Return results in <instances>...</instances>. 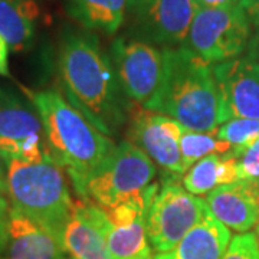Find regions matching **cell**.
Masks as SVG:
<instances>
[{"label":"cell","instance_id":"cell-1","mask_svg":"<svg viewBox=\"0 0 259 259\" xmlns=\"http://www.w3.org/2000/svg\"><path fill=\"white\" fill-rule=\"evenodd\" d=\"M58 66L68 102L107 137L118 133L130 105L122 93L110 56L102 52L93 33H65Z\"/></svg>","mask_w":259,"mask_h":259},{"label":"cell","instance_id":"cell-2","mask_svg":"<svg viewBox=\"0 0 259 259\" xmlns=\"http://www.w3.org/2000/svg\"><path fill=\"white\" fill-rule=\"evenodd\" d=\"M144 108L200 133L214 131L225 122L212 65L185 45L163 49V75Z\"/></svg>","mask_w":259,"mask_h":259},{"label":"cell","instance_id":"cell-3","mask_svg":"<svg viewBox=\"0 0 259 259\" xmlns=\"http://www.w3.org/2000/svg\"><path fill=\"white\" fill-rule=\"evenodd\" d=\"M33 104L44 124L49 156L68 171L75 192L82 199L88 177L115 144L58 91L35 94Z\"/></svg>","mask_w":259,"mask_h":259},{"label":"cell","instance_id":"cell-4","mask_svg":"<svg viewBox=\"0 0 259 259\" xmlns=\"http://www.w3.org/2000/svg\"><path fill=\"white\" fill-rule=\"evenodd\" d=\"M6 194L10 206L54 232L61 241L74 200L64 168L52 157L40 163L8 160Z\"/></svg>","mask_w":259,"mask_h":259},{"label":"cell","instance_id":"cell-5","mask_svg":"<svg viewBox=\"0 0 259 259\" xmlns=\"http://www.w3.org/2000/svg\"><path fill=\"white\" fill-rule=\"evenodd\" d=\"M156 173V164L144 151L122 141L88 177L82 199L101 209H111L143 193Z\"/></svg>","mask_w":259,"mask_h":259},{"label":"cell","instance_id":"cell-6","mask_svg":"<svg viewBox=\"0 0 259 259\" xmlns=\"http://www.w3.org/2000/svg\"><path fill=\"white\" fill-rule=\"evenodd\" d=\"M209 210L203 199L187 192L179 180L166 179L153 197L146 218L151 248L158 253L173 249Z\"/></svg>","mask_w":259,"mask_h":259},{"label":"cell","instance_id":"cell-7","mask_svg":"<svg viewBox=\"0 0 259 259\" xmlns=\"http://www.w3.org/2000/svg\"><path fill=\"white\" fill-rule=\"evenodd\" d=\"M250 22L241 5L223 9H197L185 47L209 64H221L246 51Z\"/></svg>","mask_w":259,"mask_h":259},{"label":"cell","instance_id":"cell-8","mask_svg":"<svg viewBox=\"0 0 259 259\" xmlns=\"http://www.w3.org/2000/svg\"><path fill=\"white\" fill-rule=\"evenodd\" d=\"M194 13L193 0H128V37L167 48L185 44Z\"/></svg>","mask_w":259,"mask_h":259},{"label":"cell","instance_id":"cell-9","mask_svg":"<svg viewBox=\"0 0 259 259\" xmlns=\"http://www.w3.org/2000/svg\"><path fill=\"white\" fill-rule=\"evenodd\" d=\"M110 58L122 93L144 107L161 79L163 51L139 39L121 36L112 42Z\"/></svg>","mask_w":259,"mask_h":259},{"label":"cell","instance_id":"cell-10","mask_svg":"<svg viewBox=\"0 0 259 259\" xmlns=\"http://www.w3.org/2000/svg\"><path fill=\"white\" fill-rule=\"evenodd\" d=\"M185 127L167 115L137 108L131 112L128 141L144 151L153 163H156L171 176L186 173L180 153V137Z\"/></svg>","mask_w":259,"mask_h":259},{"label":"cell","instance_id":"cell-11","mask_svg":"<svg viewBox=\"0 0 259 259\" xmlns=\"http://www.w3.org/2000/svg\"><path fill=\"white\" fill-rule=\"evenodd\" d=\"M0 153L6 160L26 163L51 157L39 114L13 98L0 101Z\"/></svg>","mask_w":259,"mask_h":259},{"label":"cell","instance_id":"cell-12","mask_svg":"<svg viewBox=\"0 0 259 259\" xmlns=\"http://www.w3.org/2000/svg\"><path fill=\"white\" fill-rule=\"evenodd\" d=\"M223 120H259V62L238 56L212 66Z\"/></svg>","mask_w":259,"mask_h":259},{"label":"cell","instance_id":"cell-13","mask_svg":"<svg viewBox=\"0 0 259 259\" xmlns=\"http://www.w3.org/2000/svg\"><path fill=\"white\" fill-rule=\"evenodd\" d=\"M206 204L228 229L246 232L259 222V182L238 180L207 193Z\"/></svg>","mask_w":259,"mask_h":259},{"label":"cell","instance_id":"cell-14","mask_svg":"<svg viewBox=\"0 0 259 259\" xmlns=\"http://www.w3.org/2000/svg\"><path fill=\"white\" fill-rule=\"evenodd\" d=\"M78 200L83 213L102 232L111 259H153L144 216L127 222L111 223L98 204L91 200Z\"/></svg>","mask_w":259,"mask_h":259},{"label":"cell","instance_id":"cell-15","mask_svg":"<svg viewBox=\"0 0 259 259\" xmlns=\"http://www.w3.org/2000/svg\"><path fill=\"white\" fill-rule=\"evenodd\" d=\"M5 259H66L59 238L10 206Z\"/></svg>","mask_w":259,"mask_h":259},{"label":"cell","instance_id":"cell-16","mask_svg":"<svg viewBox=\"0 0 259 259\" xmlns=\"http://www.w3.org/2000/svg\"><path fill=\"white\" fill-rule=\"evenodd\" d=\"M231 242V232L210 210L173 249L153 259H222Z\"/></svg>","mask_w":259,"mask_h":259},{"label":"cell","instance_id":"cell-17","mask_svg":"<svg viewBox=\"0 0 259 259\" xmlns=\"http://www.w3.org/2000/svg\"><path fill=\"white\" fill-rule=\"evenodd\" d=\"M61 243L71 259H111L102 232L83 213L79 200H74L61 233Z\"/></svg>","mask_w":259,"mask_h":259},{"label":"cell","instance_id":"cell-18","mask_svg":"<svg viewBox=\"0 0 259 259\" xmlns=\"http://www.w3.org/2000/svg\"><path fill=\"white\" fill-rule=\"evenodd\" d=\"M37 18L36 0H0V36L12 51H25L33 40Z\"/></svg>","mask_w":259,"mask_h":259},{"label":"cell","instance_id":"cell-19","mask_svg":"<svg viewBox=\"0 0 259 259\" xmlns=\"http://www.w3.org/2000/svg\"><path fill=\"white\" fill-rule=\"evenodd\" d=\"M238 180V157L232 151L206 156L183 175V186L192 194H207L219 186Z\"/></svg>","mask_w":259,"mask_h":259},{"label":"cell","instance_id":"cell-20","mask_svg":"<svg viewBox=\"0 0 259 259\" xmlns=\"http://www.w3.org/2000/svg\"><path fill=\"white\" fill-rule=\"evenodd\" d=\"M65 6L85 29L112 35L124 23L128 0H65Z\"/></svg>","mask_w":259,"mask_h":259},{"label":"cell","instance_id":"cell-21","mask_svg":"<svg viewBox=\"0 0 259 259\" xmlns=\"http://www.w3.org/2000/svg\"><path fill=\"white\" fill-rule=\"evenodd\" d=\"M232 146L229 143L221 140L216 136L214 131L200 133V131H192V130H183V134L180 137V153L186 171L210 154H228L232 151Z\"/></svg>","mask_w":259,"mask_h":259},{"label":"cell","instance_id":"cell-22","mask_svg":"<svg viewBox=\"0 0 259 259\" xmlns=\"http://www.w3.org/2000/svg\"><path fill=\"white\" fill-rule=\"evenodd\" d=\"M216 136L229 143L233 156L239 157L246 148L259 140V120L252 118H232L216 128Z\"/></svg>","mask_w":259,"mask_h":259},{"label":"cell","instance_id":"cell-23","mask_svg":"<svg viewBox=\"0 0 259 259\" xmlns=\"http://www.w3.org/2000/svg\"><path fill=\"white\" fill-rule=\"evenodd\" d=\"M222 259H259V248L253 233H242L232 238Z\"/></svg>","mask_w":259,"mask_h":259},{"label":"cell","instance_id":"cell-24","mask_svg":"<svg viewBox=\"0 0 259 259\" xmlns=\"http://www.w3.org/2000/svg\"><path fill=\"white\" fill-rule=\"evenodd\" d=\"M239 180L259 182V140L238 157Z\"/></svg>","mask_w":259,"mask_h":259},{"label":"cell","instance_id":"cell-25","mask_svg":"<svg viewBox=\"0 0 259 259\" xmlns=\"http://www.w3.org/2000/svg\"><path fill=\"white\" fill-rule=\"evenodd\" d=\"M8 194L0 192V253L6 248L8 242V229H9L10 206L8 202Z\"/></svg>","mask_w":259,"mask_h":259},{"label":"cell","instance_id":"cell-26","mask_svg":"<svg viewBox=\"0 0 259 259\" xmlns=\"http://www.w3.org/2000/svg\"><path fill=\"white\" fill-rule=\"evenodd\" d=\"M241 0H193V5L197 9H223L238 6Z\"/></svg>","mask_w":259,"mask_h":259},{"label":"cell","instance_id":"cell-27","mask_svg":"<svg viewBox=\"0 0 259 259\" xmlns=\"http://www.w3.org/2000/svg\"><path fill=\"white\" fill-rule=\"evenodd\" d=\"M250 26H253V30H250L249 42L246 47V56L252 61L259 62V20L252 23Z\"/></svg>","mask_w":259,"mask_h":259},{"label":"cell","instance_id":"cell-28","mask_svg":"<svg viewBox=\"0 0 259 259\" xmlns=\"http://www.w3.org/2000/svg\"><path fill=\"white\" fill-rule=\"evenodd\" d=\"M242 9L245 10L246 16L249 19L250 25L259 20V0H245L241 3Z\"/></svg>","mask_w":259,"mask_h":259},{"label":"cell","instance_id":"cell-29","mask_svg":"<svg viewBox=\"0 0 259 259\" xmlns=\"http://www.w3.org/2000/svg\"><path fill=\"white\" fill-rule=\"evenodd\" d=\"M8 54H9V47L6 44V40L0 36V74L2 75H9Z\"/></svg>","mask_w":259,"mask_h":259},{"label":"cell","instance_id":"cell-30","mask_svg":"<svg viewBox=\"0 0 259 259\" xmlns=\"http://www.w3.org/2000/svg\"><path fill=\"white\" fill-rule=\"evenodd\" d=\"M6 176H8V160L0 153V192L6 193Z\"/></svg>","mask_w":259,"mask_h":259},{"label":"cell","instance_id":"cell-31","mask_svg":"<svg viewBox=\"0 0 259 259\" xmlns=\"http://www.w3.org/2000/svg\"><path fill=\"white\" fill-rule=\"evenodd\" d=\"M255 238H256V242H258V248H259V222L256 223V233H255Z\"/></svg>","mask_w":259,"mask_h":259},{"label":"cell","instance_id":"cell-32","mask_svg":"<svg viewBox=\"0 0 259 259\" xmlns=\"http://www.w3.org/2000/svg\"><path fill=\"white\" fill-rule=\"evenodd\" d=\"M243 2H245V0H241V3H243ZM241 3H239V5H241Z\"/></svg>","mask_w":259,"mask_h":259},{"label":"cell","instance_id":"cell-33","mask_svg":"<svg viewBox=\"0 0 259 259\" xmlns=\"http://www.w3.org/2000/svg\"><path fill=\"white\" fill-rule=\"evenodd\" d=\"M69 259H71V258H69Z\"/></svg>","mask_w":259,"mask_h":259}]
</instances>
